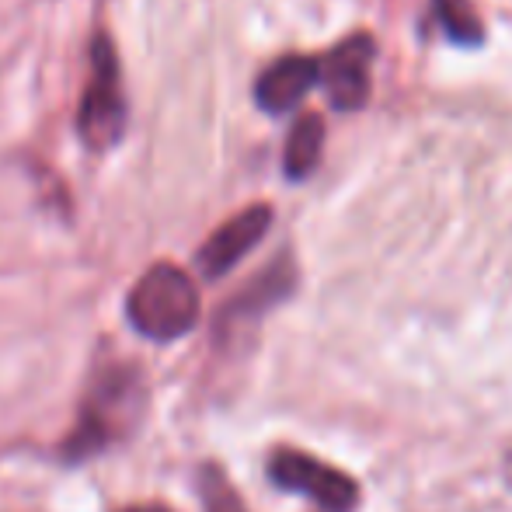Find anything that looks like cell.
<instances>
[{"instance_id": "cell-5", "label": "cell", "mask_w": 512, "mask_h": 512, "mask_svg": "<svg viewBox=\"0 0 512 512\" xmlns=\"http://www.w3.org/2000/svg\"><path fill=\"white\" fill-rule=\"evenodd\" d=\"M377 60V39L370 32H352L328 56L317 60V84L338 112H359L370 102V67Z\"/></svg>"}, {"instance_id": "cell-7", "label": "cell", "mask_w": 512, "mask_h": 512, "mask_svg": "<svg viewBox=\"0 0 512 512\" xmlns=\"http://www.w3.org/2000/svg\"><path fill=\"white\" fill-rule=\"evenodd\" d=\"M272 227V206L255 203L248 209H241L237 216H230L227 223L213 230L206 237V244L199 248L196 265L206 279H223L237 262H241L248 251H255L262 244V237Z\"/></svg>"}, {"instance_id": "cell-4", "label": "cell", "mask_w": 512, "mask_h": 512, "mask_svg": "<svg viewBox=\"0 0 512 512\" xmlns=\"http://www.w3.org/2000/svg\"><path fill=\"white\" fill-rule=\"evenodd\" d=\"M269 481L283 492L304 495L321 512H352L359 502V485L338 467L310 457L304 450H276L269 457Z\"/></svg>"}, {"instance_id": "cell-9", "label": "cell", "mask_w": 512, "mask_h": 512, "mask_svg": "<svg viewBox=\"0 0 512 512\" xmlns=\"http://www.w3.org/2000/svg\"><path fill=\"white\" fill-rule=\"evenodd\" d=\"M324 150V119L317 112H304L293 122L283 150V171L290 182H304L317 171Z\"/></svg>"}, {"instance_id": "cell-2", "label": "cell", "mask_w": 512, "mask_h": 512, "mask_svg": "<svg viewBox=\"0 0 512 512\" xmlns=\"http://www.w3.org/2000/svg\"><path fill=\"white\" fill-rule=\"evenodd\" d=\"M126 317L136 335L150 338V342H175L196 328L199 290L185 269L157 262L129 290Z\"/></svg>"}, {"instance_id": "cell-6", "label": "cell", "mask_w": 512, "mask_h": 512, "mask_svg": "<svg viewBox=\"0 0 512 512\" xmlns=\"http://www.w3.org/2000/svg\"><path fill=\"white\" fill-rule=\"evenodd\" d=\"M293 286H297V265H293L290 255H279L276 262L265 265L241 293H234V297L220 307V317H216V338H220V342L227 338L230 342L237 331L262 321L272 307L283 304V300L290 297Z\"/></svg>"}, {"instance_id": "cell-1", "label": "cell", "mask_w": 512, "mask_h": 512, "mask_svg": "<svg viewBox=\"0 0 512 512\" xmlns=\"http://www.w3.org/2000/svg\"><path fill=\"white\" fill-rule=\"evenodd\" d=\"M143 405H147V384H143L140 366L129 359L98 366L88 391H84L74 432L63 443V457L88 460L108 446L122 443L140 422Z\"/></svg>"}, {"instance_id": "cell-10", "label": "cell", "mask_w": 512, "mask_h": 512, "mask_svg": "<svg viewBox=\"0 0 512 512\" xmlns=\"http://www.w3.org/2000/svg\"><path fill=\"white\" fill-rule=\"evenodd\" d=\"M432 14H436L446 39L457 46L474 49L485 42V25H481L471 0H432Z\"/></svg>"}, {"instance_id": "cell-8", "label": "cell", "mask_w": 512, "mask_h": 512, "mask_svg": "<svg viewBox=\"0 0 512 512\" xmlns=\"http://www.w3.org/2000/svg\"><path fill=\"white\" fill-rule=\"evenodd\" d=\"M310 88H317V60L290 53L262 70V77L255 81V102L262 112L283 115L304 102Z\"/></svg>"}, {"instance_id": "cell-12", "label": "cell", "mask_w": 512, "mask_h": 512, "mask_svg": "<svg viewBox=\"0 0 512 512\" xmlns=\"http://www.w3.org/2000/svg\"><path fill=\"white\" fill-rule=\"evenodd\" d=\"M122 512H171V509H161V506H133V509H122Z\"/></svg>"}, {"instance_id": "cell-11", "label": "cell", "mask_w": 512, "mask_h": 512, "mask_svg": "<svg viewBox=\"0 0 512 512\" xmlns=\"http://www.w3.org/2000/svg\"><path fill=\"white\" fill-rule=\"evenodd\" d=\"M199 492H203L206 512H244V502L237 499V492L230 488V481L223 478L216 467H206L203 471V485H199Z\"/></svg>"}, {"instance_id": "cell-3", "label": "cell", "mask_w": 512, "mask_h": 512, "mask_svg": "<svg viewBox=\"0 0 512 512\" xmlns=\"http://www.w3.org/2000/svg\"><path fill=\"white\" fill-rule=\"evenodd\" d=\"M77 129H81L84 143L95 150L119 143L122 129H126V95H122L119 56L108 46L105 35H98L95 53H91V81L81 98Z\"/></svg>"}]
</instances>
